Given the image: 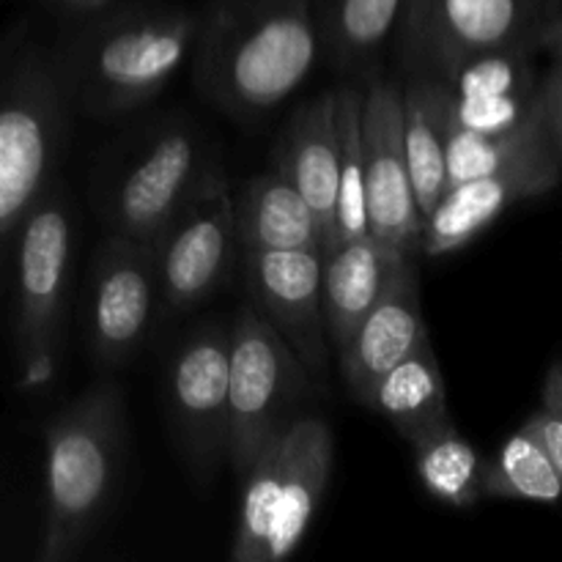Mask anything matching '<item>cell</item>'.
Masks as SVG:
<instances>
[{"label": "cell", "instance_id": "d6986e66", "mask_svg": "<svg viewBox=\"0 0 562 562\" xmlns=\"http://www.w3.org/2000/svg\"><path fill=\"white\" fill-rule=\"evenodd\" d=\"M234 231L239 250H322L316 214L278 170L241 187L234 198Z\"/></svg>", "mask_w": 562, "mask_h": 562}, {"label": "cell", "instance_id": "5bb4252c", "mask_svg": "<svg viewBox=\"0 0 562 562\" xmlns=\"http://www.w3.org/2000/svg\"><path fill=\"white\" fill-rule=\"evenodd\" d=\"M247 300L324 390L329 340L322 311V250H239Z\"/></svg>", "mask_w": 562, "mask_h": 562}, {"label": "cell", "instance_id": "ffe728a7", "mask_svg": "<svg viewBox=\"0 0 562 562\" xmlns=\"http://www.w3.org/2000/svg\"><path fill=\"white\" fill-rule=\"evenodd\" d=\"M401 91V137L417 209L426 220L445 192V121L448 88L434 71L404 75Z\"/></svg>", "mask_w": 562, "mask_h": 562}, {"label": "cell", "instance_id": "2e32d148", "mask_svg": "<svg viewBox=\"0 0 562 562\" xmlns=\"http://www.w3.org/2000/svg\"><path fill=\"white\" fill-rule=\"evenodd\" d=\"M428 338L431 335L420 311V274L415 256H404L338 357L351 398L366 406L373 384Z\"/></svg>", "mask_w": 562, "mask_h": 562}, {"label": "cell", "instance_id": "4316f807", "mask_svg": "<svg viewBox=\"0 0 562 562\" xmlns=\"http://www.w3.org/2000/svg\"><path fill=\"white\" fill-rule=\"evenodd\" d=\"M434 0H401L395 38H398V60L404 75L426 69L428 22H431Z\"/></svg>", "mask_w": 562, "mask_h": 562}, {"label": "cell", "instance_id": "5b68a950", "mask_svg": "<svg viewBox=\"0 0 562 562\" xmlns=\"http://www.w3.org/2000/svg\"><path fill=\"white\" fill-rule=\"evenodd\" d=\"M335 437L327 420L300 415L274 434L241 477L234 562H278L305 541L327 494Z\"/></svg>", "mask_w": 562, "mask_h": 562}, {"label": "cell", "instance_id": "7402d4cb", "mask_svg": "<svg viewBox=\"0 0 562 562\" xmlns=\"http://www.w3.org/2000/svg\"><path fill=\"white\" fill-rule=\"evenodd\" d=\"M318 47L344 75H376L401 0H311Z\"/></svg>", "mask_w": 562, "mask_h": 562}, {"label": "cell", "instance_id": "f1b7e54d", "mask_svg": "<svg viewBox=\"0 0 562 562\" xmlns=\"http://www.w3.org/2000/svg\"><path fill=\"white\" fill-rule=\"evenodd\" d=\"M27 36V25L25 22H16L14 27H9L5 33H0V71H3V66L9 64L11 53H14L16 47H20L22 38Z\"/></svg>", "mask_w": 562, "mask_h": 562}, {"label": "cell", "instance_id": "7c38bea8", "mask_svg": "<svg viewBox=\"0 0 562 562\" xmlns=\"http://www.w3.org/2000/svg\"><path fill=\"white\" fill-rule=\"evenodd\" d=\"M562 0H434L426 69L450 75L486 53L560 49Z\"/></svg>", "mask_w": 562, "mask_h": 562}, {"label": "cell", "instance_id": "7a4b0ae2", "mask_svg": "<svg viewBox=\"0 0 562 562\" xmlns=\"http://www.w3.org/2000/svg\"><path fill=\"white\" fill-rule=\"evenodd\" d=\"M195 31L198 11L162 0H119L86 16L53 47L77 113L119 119L146 108L187 64Z\"/></svg>", "mask_w": 562, "mask_h": 562}, {"label": "cell", "instance_id": "3957f363", "mask_svg": "<svg viewBox=\"0 0 562 562\" xmlns=\"http://www.w3.org/2000/svg\"><path fill=\"white\" fill-rule=\"evenodd\" d=\"M47 516L42 562L82 552L113 505L126 461V398L121 384L97 382L44 426Z\"/></svg>", "mask_w": 562, "mask_h": 562}, {"label": "cell", "instance_id": "603a6c76", "mask_svg": "<svg viewBox=\"0 0 562 562\" xmlns=\"http://www.w3.org/2000/svg\"><path fill=\"white\" fill-rule=\"evenodd\" d=\"M409 445L415 450L417 475L431 497L453 508L481 503L483 453L461 437L456 423H445Z\"/></svg>", "mask_w": 562, "mask_h": 562}, {"label": "cell", "instance_id": "484cf974", "mask_svg": "<svg viewBox=\"0 0 562 562\" xmlns=\"http://www.w3.org/2000/svg\"><path fill=\"white\" fill-rule=\"evenodd\" d=\"M527 434L547 450L549 459L562 470V366L554 360L541 382V404L525 420Z\"/></svg>", "mask_w": 562, "mask_h": 562}, {"label": "cell", "instance_id": "ba28073f", "mask_svg": "<svg viewBox=\"0 0 562 562\" xmlns=\"http://www.w3.org/2000/svg\"><path fill=\"white\" fill-rule=\"evenodd\" d=\"M126 146L102 184L99 214L110 234L151 241L217 159L201 126L184 115L154 121Z\"/></svg>", "mask_w": 562, "mask_h": 562}, {"label": "cell", "instance_id": "cb8c5ba5", "mask_svg": "<svg viewBox=\"0 0 562 562\" xmlns=\"http://www.w3.org/2000/svg\"><path fill=\"white\" fill-rule=\"evenodd\" d=\"M560 483L562 470L525 428H519L494 456H483V499L554 505L560 499Z\"/></svg>", "mask_w": 562, "mask_h": 562}, {"label": "cell", "instance_id": "83f0119b", "mask_svg": "<svg viewBox=\"0 0 562 562\" xmlns=\"http://www.w3.org/2000/svg\"><path fill=\"white\" fill-rule=\"evenodd\" d=\"M44 3H47L49 9L64 11V14L69 16H77V20H86V16L99 14V11L119 3V0H44Z\"/></svg>", "mask_w": 562, "mask_h": 562}, {"label": "cell", "instance_id": "30bf717a", "mask_svg": "<svg viewBox=\"0 0 562 562\" xmlns=\"http://www.w3.org/2000/svg\"><path fill=\"white\" fill-rule=\"evenodd\" d=\"M562 132H547L486 173L448 187L423 220L417 256L442 258L475 241L510 206L558 190Z\"/></svg>", "mask_w": 562, "mask_h": 562}, {"label": "cell", "instance_id": "8fae6325", "mask_svg": "<svg viewBox=\"0 0 562 562\" xmlns=\"http://www.w3.org/2000/svg\"><path fill=\"white\" fill-rule=\"evenodd\" d=\"M231 327L206 322L181 340L168 376V420L192 475L214 481L228 439Z\"/></svg>", "mask_w": 562, "mask_h": 562}, {"label": "cell", "instance_id": "9a60e30c", "mask_svg": "<svg viewBox=\"0 0 562 562\" xmlns=\"http://www.w3.org/2000/svg\"><path fill=\"white\" fill-rule=\"evenodd\" d=\"M362 162H366L368 236L401 256H417L423 217L412 190L401 137L398 82L368 77L360 110Z\"/></svg>", "mask_w": 562, "mask_h": 562}, {"label": "cell", "instance_id": "e0dca14e", "mask_svg": "<svg viewBox=\"0 0 562 562\" xmlns=\"http://www.w3.org/2000/svg\"><path fill=\"white\" fill-rule=\"evenodd\" d=\"M274 170L291 181L316 214L322 250L335 239V192H338V124L335 91L307 99L291 113L274 148Z\"/></svg>", "mask_w": 562, "mask_h": 562}, {"label": "cell", "instance_id": "8992f818", "mask_svg": "<svg viewBox=\"0 0 562 562\" xmlns=\"http://www.w3.org/2000/svg\"><path fill=\"white\" fill-rule=\"evenodd\" d=\"M80 228L64 181H55L14 231V355L22 390L53 382Z\"/></svg>", "mask_w": 562, "mask_h": 562}, {"label": "cell", "instance_id": "ac0fdd59", "mask_svg": "<svg viewBox=\"0 0 562 562\" xmlns=\"http://www.w3.org/2000/svg\"><path fill=\"white\" fill-rule=\"evenodd\" d=\"M398 258L404 256L371 236L340 239L322 250V311L335 360L344 355L355 329L379 300Z\"/></svg>", "mask_w": 562, "mask_h": 562}, {"label": "cell", "instance_id": "d4e9b609", "mask_svg": "<svg viewBox=\"0 0 562 562\" xmlns=\"http://www.w3.org/2000/svg\"><path fill=\"white\" fill-rule=\"evenodd\" d=\"M362 91L335 88V124H338V192H335V241L368 236L366 162L360 135Z\"/></svg>", "mask_w": 562, "mask_h": 562}, {"label": "cell", "instance_id": "44dd1931", "mask_svg": "<svg viewBox=\"0 0 562 562\" xmlns=\"http://www.w3.org/2000/svg\"><path fill=\"white\" fill-rule=\"evenodd\" d=\"M366 409L376 412L390 426L406 439L415 442L423 434L453 423L445 390L442 368L431 338L417 346L412 355L395 362L382 379L371 387L366 398Z\"/></svg>", "mask_w": 562, "mask_h": 562}, {"label": "cell", "instance_id": "4fadbf2b", "mask_svg": "<svg viewBox=\"0 0 562 562\" xmlns=\"http://www.w3.org/2000/svg\"><path fill=\"white\" fill-rule=\"evenodd\" d=\"M159 311L151 241L110 234L97 250L88 291V349L97 366L121 368L140 351Z\"/></svg>", "mask_w": 562, "mask_h": 562}, {"label": "cell", "instance_id": "277c9868", "mask_svg": "<svg viewBox=\"0 0 562 562\" xmlns=\"http://www.w3.org/2000/svg\"><path fill=\"white\" fill-rule=\"evenodd\" d=\"M55 49L22 38L0 71V245L58 181L75 119Z\"/></svg>", "mask_w": 562, "mask_h": 562}, {"label": "cell", "instance_id": "52a82bcc", "mask_svg": "<svg viewBox=\"0 0 562 562\" xmlns=\"http://www.w3.org/2000/svg\"><path fill=\"white\" fill-rule=\"evenodd\" d=\"M316 384L294 351L247 302L231 324L228 351V439L225 461L236 481L245 477L258 450L291 420Z\"/></svg>", "mask_w": 562, "mask_h": 562}, {"label": "cell", "instance_id": "f546056e", "mask_svg": "<svg viewBox=\"0 0 562 562\" xmlns=\"http://www.w3.org/2000/svg\"><path fill=\"white\" fill-rule=\"evenodd\" d=\"M5 252H9V247L0 245V280H3V267H5Z\"/></svg>", "mask_w": 562, "mask_h": 562}, {"label": "cell", "instance_id": "6da1fadb", "mask_svg": "<svg viewBox=\"0 0 562 562\" xmlns=\"http://www.w3.org/2000/svg\"><path fill=\"white\" fill-rule=\"evenodd\" d=\"M198 93L228 119L278 110L322 58L311 0H209L192 42Z\"/></svg>", "mask_w": 562, "mask_h": 562}, {"label": "cell", "instance_id": "9c48e42d", "mask_svg": "<svg viewBox=\"0 0 562 562\" xmlns=\"http://www.w3.org/2000/svg\"><path fill=\"white\" fill-rule=\"evenodd\" d=\"M159 311L184 313L228 283L239 258L234 192L223 165L214 162L187 201L151 239Z\"/></svg>", "mask_w": 562, "mask_h": 562}]
</instances>
